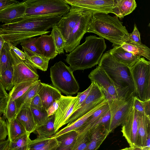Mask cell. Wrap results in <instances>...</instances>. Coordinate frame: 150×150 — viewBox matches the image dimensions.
I'll return each instance as SVG.
<instances>
[{"label":"cell","mask_w":150,"mask_h":150,"mask_svg":"<svg viewBox=\"0 0 150 150\" xmlns=\"http://www.w3.org/2000/svg\"><path fill=\"white\" fill-rule=\"evenodd\" d=\"M93 12L82 8L71 7L69 11L62 16L56 26L65 42L64 48L70 52L79 45L84 34Z\"/></svg>","instance_id":"1"},{"label":"cell","mask_w":150,"mask_h":150,"mask_svg":"<svg viewBox=\"0 0 150 150\" xmlns=\"http://www.w3.org/2000/svg\"><path fill=\"white\" fill-rule=\"evenodd\" d=\"M106 48L103 38L90 35L83 43L66 54L65 60L73 71L91 68L98 64Z\"/></svg>","instance_id":"2"},{"label":"cell","mask_w":150,"mask_h":150,"mask_svg":"<svg viewBox=\"0 0 150 150\" xmlns=\"http://www.w3.org/2000/svg\"><path fill=\"white\" fill-rule=\"evenodd\" d=\"M123 23L116 16L94 13L89 23L87 32L93 33L112 43V46H121L129 41V33Z\"/></svg>","instance_id":"3"},{"label":"cell","mask_w":150,"mask_h":150,"mask_svg":"<svg viewBox=\"0 0 150 150\" xmlns=\"http://www.w3.org/2000/svg\"><path fill=\"white\" fill-rule=\"evenodd\" d=\"M98 66L112 81L125 99L135 96V89L129 67L116 61L108 52L102 55Z\"/></svg>","instance_id":"4"},{"label":"cell","mask_w":150,"mask_h":150,"mask_svg":"<svg viewBox=\"0 0 150 150\" xmlns=\"http://www.w3.org/2000/svg\"><path fill=\"white\" fill-rule=\"evenodd\" d=\"M62 16H59L24 17L13 24V30L18 37L31 36L36 32H44L56 25Z\"/></svg>","instance_id":"5"},{"label":"cell","mask_w":150,"mask_h":150,"mask_svg":"<svg viewBox=\"0 0 150 150\" xmlns=\"http://www.w3.org/2000/svg\"><path fill=\"white\" fill-rule=\"evenodd\" d=\"M50 77L53 86L67 96H71L79 90V85L73 71L61 61L51 67Z\"/></svg>","instance_id":"6"},{"label":"cell","mask_w":150,"mask_h":150,"mask_svg":"<svg viewBox=\"0 0 150 150\" xmlns=\"http://www.w3.org/2000/svg\"><path fill=\"white\" fill-rule=\"evenodd\" d=\"M24 1L26 5L24 17L62 16L67 13L71 8L69 5L64 0H27Z\"/></svg>","instance_id":"7"},{"label":"cell","mask_w":150,"mask_h":150,"mask_svg":"<svg viewBox=\"0 0 150 150\" xmlns=\"http://www.w3.org/2000/svg\"><path fill=\"white\" fill-rule=\"evenodd\" d=\"M135 96L142 100L150 99V62L144 57L130 67Z\"/></svg>","instance_id":"8"},{"label":"cell","mask_w":150,"mask_h":150,"mask_svg":"<svg viewBox=\"0 0 150 150\" xmlns=\"http://www.w3.org/2000/svg\"><path fill=\"white\" fill-rule=\"evenodd\" d=\"M91 81L95 82L102 91L110 110L115 108L126 99L123 98L105 72L98 66L89 74Z\"/></svg>","instance_id":"9"},{"label":"cell","mask_w":150,"mask_h":150,"mask_svg":"<svg viewBox=\"0 0 150 150\" xmlns=\"http://www.w3.org/2000/svg\"><path fill=\"white\" fill-rule=\"evenodd\" d=\"M71 7L82 8L95 13H113L118 18L115 0H64Z\"/></svg>","instance_id":"10"},{"label":"cell","mask_w":150,"mask_h":150,"mask_svg":"<svg viewBox=\"0 0 150 150\" xmlns=\"http://www.w3.org/2000/svg\"><path fill=\"white\" fill-rule=\"evenodd\" d=\"M10 51L13 60L14 86L25 82L38 80L39 76L36 69L21 59L11 48Z\"/></svg>","instance_id":"11"},{"label":"cell","mask_w":150,"mask_h":150,"mask_svg":"<svg viewBox=\"0 0 150 150\" xmlns=\"http://www.w3.org/2000/svg\"><path fill=\"white\" fill-rule=\"evenodd\" d=\"M91 91L80 108L72 115L67 124L70 123L79 118L93 107L105 99L101 90L94 82H91Z\"/></svg>","instance_id":"12"},{"label":"cell","mask_w":150,"mask_h":150,"mask_svg":"<svg viewBox=\"0 0 150 150\" xmlns=\"http://www.w3.org/2000/svg\"><path fill=\"white\" fill-rule=\"evenodd\" d=\"M76 96H64L62 95L58 109L54 113V127L55 133L67 122L72 115L74 105Z\"/></svg>","instance_id":"13"},{"label":"cell","mask_w":150,"mask_h":150,"mask_svg":"<svg viewBox=\"0 0 150 150\" xmlns=\"http://www.w3.org/2000/svg\"><path fill=\"white\" fill-rule=\"evenodd\" d=\"M139 112L133 106L125 121L122 125L121 132L130 147L138 146V121Z\"/></svg>","instance_id":"14"},{"label":"cell","mask_w":150,"mask_h":150,"mask_svg":"<svg viewBox=\"0 0 150 150\" xmlns=\"http://www.w3.org/2000/svg\"><path fill=\"white\" fill-rule=\"evenodd\" d=\"M134 96L132 95L128 98L115 109L110 111L111 118L109 133L113 132L119 126L122 125L125 121L133 107Z\"/></svg>","instance_id":"15"},{"label":"cell","mask_w":150,"mask_h":150,"mask_svg":"<svg viewBox=\"0 0 150 150\" xmlns=\"http://www.w3.org/2000/svg\"><path fill=\"white\" fill-rule=\"evenodd\" d=\"M26 9L24 1L13 4L0 11V22L8 24L23 18Z\"/></svg>","instance_id":"16"},{"label":"cell","mask_w":150,"mask_h":150,"mask_svg":"<svg viewBox=\"0 0 150 150\" xmlns=\"http://www.w3.org/2000/svg\"><path fill=\"white\" fill-rule=\"evenodd\" d=\"M89 142L84 150H97L110 134L103 124L97 125L88 131Z\"/></svg>","instance_id":"17"},{"label":"cell","mask_w":150,"mask_h":150,"mask_svg":"<svg viewBox=\"0 0 150 150\" xmlns=\"http://www.w3.org/2000/svg\"><path fill=\"white\" fill-rule=\"evenodd\" d=\"M38 94L41 98L43 108L46 110L54 101L60 99L62 95L54 86L41 82Z\"/></svg>","instance_id":"18"},{"label":"cell","mask_w":150,"mask_h":150,"mask_svg":"<svg viewBox=\"0 0 150 150\" xmlns=\"http://www.w3.org/2000/svg\"><path fill=\"white\" fill-rule=\"evenodd\" d=\"M35 45L41 55L46 58L52 59L58 54L51 34H43L37 37Z\"/></svg>","instance_id":"19"},{"label":"cell","mask_w":150,"mask_h":150,"mask_svg":"<svg viewBox=\"0 0 150 150\" xmlns=\"http://www.w3.org/2000/svg\"><path fill=\"white\" fill-rule=\"evenodd\" d=\"M107 52L117 62L129 68L137 62L141 57L125 50L121 46L114 47Z\"/></svg>","instance_id":"20"},{"label":"cell","mask_w":150,"mask_h":150,"mask_svg":"<svg viewBox=\"0 0 150 150\" xmlns=\"http://www.w3.org/2000/svg\"><path fill=\"white\" fill-rule=\"evenodd\" d=\"M108 103L106 100L93 107V108L74 122L69 123L65 127L58 131L51 138H56L68 132L75 131L81 127L88 119L95 112L103 107Z\"/></svg>","instance_id":"21"},{"label":"cell","mask_w":150,"mask_h":150,"mask_svg":"<svg viewBox=\"0 0 150 150\" xmlns=\"http://www.w3.org/2000/svg\"><path fill=\"white\" fill-rule=\"evenodd\" d=\"M25 55V62L35 69L47 71L50 59L46 58L25 48L22 47Z\"/></svg>","instance_id":"22"},{"label":"cell","mask_w":150,"mask_h":150,"mask_svg":"<svg viewBox=\"0 0 150 150\" xmlns=\"http://www.w3.org/2000/svg\"><path fill=\"white\" fill-rule=\"evenodd\" d=\"M15 118L23 126L27 133L30 134L35 131L37 126L35 122L30 106L23 107Z\"/></svg>","instance_id":"23"},{"label":"cell","mask_w":150,"mask_h":150,"mask_svg":"<svg viewBox=\"0 0 150 150\" xmlns=\"http://www.w3.org/2000/svg\"><path fill=\"white\" fill-rule=\"evenodd\" d=\"M150 134V116L139 112L138 121V146H146Z\"/></svg>","instance_id":"24"},{"label":"cell","mask_w":150,"mask_h":150,"mask_svg":"<svg viewBox=\"0 0 150 150\" xmlns=\"http://www.w3.org/2000/svg\"><path fill=\"white\" fill-rule=\"evenodd\" d=\"M41 82L40 80H39L23 95L15 100L16 115L23 107L30 106L32 99L38 94Z\"/></svg>","instance_id":"25"},{"label":"cell","mask_w":150,"mask_h":150,"mask_svg":"<svg viewBox=\"0 0 150 150\" xmlns=\"http://www.w3.org/2000/svg\"><path fill=\"white\" fill-rule=\"evenodd\" d=\"M110 110L108 103L95 112L81 127L75 130L77 134L87 132L92 128L95 123L107 111Z\"/></svg>","instance_id":"26"},{"label":"cell","mask_w":150,"mask_h":150,"mask_svg":"<svg viewBox=\"0 0 150 150\" xmlns=\"http://www.w3.org/2000/svg\"><path fill=\"white\" fill-rule=\"evenodd\" d=\"M121 47L125 50L134 54L143 56L150 60V49L146 45L138 44L130 40L122 44Z\"/></svg>","instance_id":"27"},{"label":"cell","mask_w":150,"mask_h":150,"mask_svg":"<svg viewBox=\"0 0 150 150\" xmlns=\"http://www.w3.org/2000/svg\"><path fill=\"white\" fill-rule=\"evenodd\" d=\"M54 114L49 117L42 125L37 127L35 131L40 137L50 138L55 134L54 127Z\"/></svg>","instance_id":"28"},{"label":"cell","mask_w":150,"mask_h":150,"mask_svg":"<svg viewBox=\"0 0 150 150\" xmlns=\"http://www.w3.org/2000/svg\"><path fill=\"white\" fill-rule=\"evenodd\" d=\"M7 124L8 139L10 142L27 133L23 126L16 118H14Z\"/></svg>","instance_id":"29"},{"label":"cell","mask_w":150,"mask_h":150,"mask_svg":"<svg viewBox=\"0 0 150 150\" xmlns=\"http://www.w3.org/2000/svg\"><path fill=\"white\" fill-rule=\"evenodd\" d=\"M119 14L122 18L132 13L136 8L137 4L135 0H115Z\"/></svg>","instance_id":"30"},{"label":"cell","mask_w":150,"mask_h":150,"mask_svg":"<svg viewBox=\"0 0 150 150\" xmlns=\"http://www.w3.org/2000/svg\"><path fill=\"white\" fill-rule=\"evenodd\" d=\"M38 80L25 82L14 86L8 94L9 97L15 100L23 95Z\"/></svg>","instance_id":"31"},{"label":"cell","mask_w":150,"mask_h":150,"mask_svg":"<svg viewBox=\"0 0 150 150\" xmlns=\"http://www.w3.org/2000/svg\"><path fill=\"white\" fill-rule=\"evenodd\" d=\"M10 50L9 45L5 42L3 45L1 55V75L4 71L13 66V60Z\"/></svg>","instance_id":"32"},{"label":"cell","mask_w":150,"mask_h":150,"mask_svg":"<svg viewBox=\"0 0 150 150\" xmlns=\"http://www.w3.org/2000/svg\"><path fill=\"white\" fill-rule=\"evenodd\" d=\"M78 134L75 131H72L64 134L56 139L60 144L58 147L63 148L73 145L77 139Z\"/></svg>","instance_id":"33"},{"label":"cell","mask_w":150,"mask_h":150,"mask_svg":"<svg viewBox=\"0 0 150 150\" xmlns=\"http://www.w3.org/2000/svg\"><path fill=\"white\" fill-rule=\"evenodd\" d=\"M52 28L51 35L53 38L57 52L58 54H64L65 42L63 36L56 25Z\"/></svg>","instance_id":"34"},{"label":"cell","mask_w":150,"mask_h":150,"mask_svg":"<svg viewBox=\"0 0 150 150\" xmlns=\"http://www.w3.org/2000/svg\"><path fill=\"white\" fill-rule=\"evenodd\" d=\"M30 134L27 133L10 142L9 148L15 150H28Z\"/></svg>","instance_id":"35"},{"label":"cell","mask_w":150,"mask_h":150,"mask_svg":"<svg viewBox=\"0 0 150 150\" xmlns=\"http://www.w3.org/2000/svg\"><path fill=\"white\" fill-rule=\"evenodd\" d=\"M13 66L4 71L0 76V81L5 90H11L14 85L13 83Z\"/></svg>","instance_id":"36"},{"label":"cell","mask_w":150,"mask_h":150,"mask_svg":"<svg viewBox=\"0 0 150 150\" xmlns=\"http://www.w3.org/2000/svg\"><path fill=\"white\" fill-rule=\"evenodd\" d=\"M150 99L142 100L136 96L133 98V106L138 112L148 116H150Z\"/></svg>","instance_id":"37"},{"label":"cell","mask_w":150,"mask_h":150,"mask_svg":"<svg viewBox=\"0 0 150 150\" xmlns=\"http://www.w3.org/2000/svg\"><path fill=\"white\" fill-rule=\"evenodd\" d=\"M89 142L88 131L78 134L76 141L71 150H84Z\"/></svg>","instance_id":"38"},{"label":"cell","mask_w":150,"mask_h":150,"mask_svg":"<svg viewBox=\"0 0 150 150\" xmlns=\"http://www.w3.org/2000/svg\"><path fill=\"white\" fill-rule=\"evenodd\" d=\"M30 108L37 127L43 124L49 117L47 110L43 108L42 110H38L30 107Z\"/></svg>","instance_id":"39"},{"label":"cell","mask_w":150,"mask_h":150,"mask_svg":"<svg viewBox=\"0 0 150 150\" xmlns=\"http://www.w3.org/2000/svg\"><path fill=\"white\" fill-rule=\"evenodd\" d=\"M52 138H45L37 136V138L33 140L30 139L28 144V150H35L40 149L47 144Z\"/></svg>","instance_id":"40"},{"label":"cell","mask_w":150,"mask_h":150,"mask_svg":"<svg viewBox=\"0 0 150 150\" xmlns=\"http://www.w3.org/2000/svg\"><path fill=\"white\" fill-rule=\"evenodd\" d=\"M92 84L85 90L81 92L78 93L77 98L74 105L72 114L80 108L88 95L91 89Z\"/></svg>","instance_id":"41"},{"label":"cell","mask_w":150,"mask_h":150,"mask_svg":"<svg viewBox=\"0 0 150 150\" xmlns=\"http://www.w3.org/2000/svg\"><path fill=\"white\" fill-rule=\"evenodd\" d=\"M9 100L4 113L8 122H11L16 116V106L15 101L9 97Z\"/></svg>","instance_id":"42"},{"label":"cell","mask_w":150,"mask_h":150,"mask_svg":"<svg viewBox=\"0 0 150 150\" xmlns=\"http://www.w3.org/2000/svg\"><path fill=\"white\" fill-rule=\"evenodd\" d=\"M37 39V37H35L29 38L21 42V45L22 47L26 48L34 52L41 55L36 46Z\"/></svg>","instance_id":"43"},{"label":"cell","mask_w":150,"mask_h":150,"mask_svg":"<svg viewBox=\"0 0 150 150\" xmlns=\"http://www.w3.org/2000/svg\"><path fill=\"white\" fill-rule=\"evenodd\" d=\"M8 135L7 124L0 116V142L6 140Z\"/></svg>","instance_id":"44"},{"label":"cell","mask_w":150,"mask_h":150,"mask_svg":"<svg viewBox=\"0 0 150 150\" xmlns=\"http://www.w3.org/2000/svg\"><path fill=\"white\" fill-rule=\"evenodd\" d=\"M110 118L111 115L110 110H109L99 119L94 124L93 127L98 124H103L105 126L109 131Z\"/></svg>","instance_id":"45"},{"label":"cell","mask_w":150,"mask_h":150,"mask_svg":"<svg viewBox=\"0 0 150 150\" xmlns=\"http://www.w3.org/2000/svg\"><path fill=\"white\" fill-rule=\"evenodd\" d=\"M129 38L130 41L139 44L142 43L140 33L135 24L134 25V29L132 32L130 33H129Z\"/></svg>","instance_id":"46"},{"label":"cell","mask_w":150,"mask_h":150,"mask_svg":"<svg viewBox=\"0 0 150 150\" xmlns=\"http://www.w3.org/2000/svg\"><path fill=\"white\" fill-rule=\"evenodd\" d=\"M60 144L56 138H52L50 142L44 146L35 150H56Z\"/></svg>","instance_id":"47"},{"label":"cell","mask_w":150,"mask_h":150,"mask_svg":"<svg viewBox=\"0 0 150 150\" xmlns=\"http://www.w3.org/2000/svg\"><path fill=\"white\" fill-rule=\"evenodd\" d=\"M30 107L38 110H42L43 108L42 101L38 94L36 95L32 99Z\"/></svg>","instance_id":"48"},{"label":"cell","mask_w":150,"mask_h":150,"mask_svg":"<svg viewBox=\"0 0 150 150\" xmlns=\"http://www.w3.org/2000/svg\"><path fill=\"white\" fill-rule=\"evenodd\" d=\"M60 103V99L56 100L47 110L48 117L53 115L58 109Z\"/></svg>","instance_id":"49"},{"label":"cell","mask_w":150,"mask_h":150,"mask_svg":"<svg viewBox=\"0 0 150 150\" xmlns=\"http://www.w3.org/2000/svg\"><path fill=\"white\" fill-rule=\"evenodd\" d=\"M19 1L15 0H0V11Z\"/></svg>","instance_id":"50"},{"label":"cell","mask_w":150,"mask_h":150,"mask_svg":"<svg viewBox=\"0 0 150 150\" xmlns=\"http://www.w3.org/2000/svg\"><path fill=\"white\" fill-rule=\"evenodd\" d=\"M9 98L8 96L6 98L0 97V113L4 114Z\"/></svg>","instance_id":"51"},{"label":"cell","mask_w":150,"mask_h":150,"mask_svg":"<svg viewBox=\"0 0 150 150\" xmlns=\"http://www.w3.org/2000/svg\"><path fill=\"white\" fill-rule=\"evenodd\" d=\"M9 45L10 48L13 50L15 54L21 59L23 61H25V55L24 52L15 46Z\"/></svg>","instance_id":"52"},{"label":"cell","mask_w":150,"mask_h":150,"mask_svg":"<svg viewBox=\"0 0 150 150\" xmlns=\"http://www.w3.org/2000/svg\"><path fill=\"white\" fill-rule=\"evenodd\" d=\"M10 141L8 139L0 142V150H7L9 147Z\"/></svg>","instance_id":"53"},{"label":"cell","mask_w":150,"mask_h":150,"mask_svg":"<svg viewBox=\"0 0 150 150\" xmlns=\"http://www.w3.org/2000/svg\"><path fill=\"white\" fill-rule=\"evenodd\" d=\"M8 96L0 81V97L6 98Z\"/></svg>","instance_id":"54"},{"label":"cell","mask_w":150,"mask_h":150,"mask_svg":"<svg viewBox=\"0 0 150 150\" xmlns=\"http://www.w3.org/2000/svg\"><path fill=\"white\" fill-rule=\"evenodd\" d=\"M5 42V41L2 38V37L0 35V76L1 74V55L2 47L4 44Z\"/></svg>","instance_id":"55"},{"label":"cell","mask_w":150,"mask_h":150,"mask_svg":"<svg viewBox=\"0 0 150 150\" xmlns=\"http://www.w3.org/2000/svg\"><path fill=\"white\" fill-rule=\"evenodd\" d=\"M132 149L133 150H150V148L146 146H136Z\"/></svg>","instance_id":"56"},{"label":"cell","mask_w":150,"mask_h":150,"mask_svg":"<svg viewBox=\"0 0 150 150\" xmlns=\"http://www.w3.org/2000/svg\"><path fill=\"white\" fill-rule=\"evenodd\" d=\"M74 145L68 147L63 148H59L58 147L56 150H71Z\"/></svg>","instance_id":"57"},{"label":"cell","mask_w":150,"mask_h":150,"mask_svg":"<svg viewBox=\"0 0 150 150\" xmlns=\"http://www.w3.org/2000/svg\"><path fill=\"white\" fill-rule=\"evenodd\" d=\"M150 134H149L147 137L146 146L148 148H150Z\"/></svg>","instance_id":"58"},{"label":"cell","mask_w":150,"mask_h":150,"mask_svg":"<svg viewBox=\"0 0 150 150\" xmlns=\"http://www.w3.org/2000/svg\"><path fill=\"white\" fill-rule=\"evenodd\" d=\"M131 149V148L130 147H126L125 148L119 150H129Z\"/></svg>","instance_id":"59"},{"label":"cell","mask_w":150,"mask_h":150,"mask_svg":"<svg viewBox=\"0 0 150 150\" xmlns=\"http://www.w3.org/2000/svg\"><path fill=\"white\" fill-rule=\"evenodd\" d=\"M7 150H15L8 148Z\"/></svg>","instance_id":"60"},{"label":"cell","mask_w":150,"mask_h":150,"mask_svg":"<svg viewBox=\"0 0 150 150\" xmlns=\"http://www.w3.org/2000/svg\"><path fill=\"white\" fill-rule=\"evenodd\" d=\"M129 150H133L131 148V149Z\"/></svg>","instance_id":"61"}]
</instances>
